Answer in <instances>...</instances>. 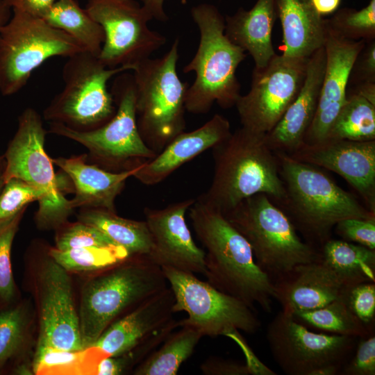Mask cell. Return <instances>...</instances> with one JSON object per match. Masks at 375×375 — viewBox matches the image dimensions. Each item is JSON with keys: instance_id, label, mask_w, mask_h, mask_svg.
Segmentation results:
<instances>
[{"instance_id": "d6a6232c", "label": "cell", "mask_w": 375, "mask_h": 375, "mask_svg": "<svg viewBox=\"0 0 375 375\" xmlns=\"http://www.w3.org/2000/svg\"><path fill=\"white\" fill-rule=\"evenodd\" d=\"M293 316L303 324L328 334L360 338L373 332L350 310L344 297L322 308Z\"/></svg>"}, {"instance_id": "f6af8a7d", "label": "cell", "mask_w": 375, "mask_h": 375, "mask_svg": "<svg viewBox=\"0 0 375 375\" xmlns=\"http://www.w3.org/2000/svg\"><path fill=\"white\" fill-rule=\"evenodd\" d=\"M12 9H16L43 18L51 9L56 0H3Z\"/></svg>"}, {"instance_id": "ffe728a7", "label": "cell", "mask_w": 375, "mask_h": 375, "mask_svg": "<svg viewBox=\"0 0 375 375\" xmlns=\"http://www.w3.org/2000/svg\"><path fill=\"white\" fill-rule=\"evenodd\" d=\"M365 41L346 39L327 24L324 47L325 70L317 110L303 143L324 140L347 100V90L353 65Z\"/></svg>"}, {"instance_id": "816d5d0a", "label": "cell", "mask_w": 375, "mask_h": 375, "mask_svg": "<svg viewBox=\"0 0 375 375\" xmlns=\"http://www.w3.org/2000/svg\"><path fill=\"white\" fill-rule=\"evenodd\" d=\"M6 161L3 155H0V192L4 185V174L6 170Z\"/></svg>"}, {"instance_id": "7bdbcfd3", "label": "cell", "mask_w": 375, "mask_h": 375, "mask_svg": "<svg viewBox=\"0 0 375 375\" xmlns=\"http://www.w3.org/2000/svg\"><path fill=\"white\" fill-rule=\"evenodd\" d=\"M350 83L354 85L375 83V40L366 42L357 56L349 75Z\"/></svg>"}, {"instance_id": "ac0fdd59", "label": "cell", "mask_w": 375, "mask_h": 375, "mask_svg": "<svg viewBox=\"0 0 375 375\" xmlns=\"http://www.w3.org/2000/svg\"><path fill=\"white\" fill-rule=\"evenodd\" d=\"M175 298L167 286L111 324L91 345L106 357L131 351L178 326L174 318Z\"/></svg>"}, {"instance_id": "83f0119b", "label": "cell", "mask_w": 375, "mask_h": 375, "mask_svg": "<svg viewBox=\"0 0 375 375\" xmlns=\"http://www.w3.org/2000/svg\"><path fill=\"white\" fill-rule=\"evenodd\" d=\"M77 217L78 221L95 227L125 248L131 256L151 253V236L145 221L128 219L116 212L92 208H81Z\"/></svg>"}, {"instance_id": "52a82bcc", "label": "cell", "mask_w": 375, "mask_h": 375, "mask_svg": "<svg viewBox=\"0 0 375 375\" xmlns=\"http://www.w3.org/2000/svg\"><path fill=\"white\" fill-rule=\"evenodd\" d=\"M178 44L176 39L162 57L142 60L133 70L138 128L145 144L157 154L185 127L189 86L177 73Z\"/></svg>"}, {"instance_id": "60d3db41", "label": "cell", "mask_w": 375, "mask_h": 375, "mask_svg": "<svg viewBox=\"0 0 375 375\" xmlns=\"http://www.w3.org/2000/svg\"><path fill=\"white\" fill-rule=\"evenodd\" d=\"M355 348L354 355L343 365L342 375H374L375 374V335L374 331L368 335L359 338Z\"/></svg>"}, {"instance_id": "9c48e42d", "label": "cell", "mask_w": 375, "mask_h": 375, "mask_svg": "<svg viewBox=\"0 0 375 375\" xmlns=\"http://www.w3.org/2000/svg\"><path fill=\"white\" fill-rule=\"evenodd\" d=\"M47 133L38 111L27 108L19 116L17 131L3 154L4 183L17 178L39 192L35 220L38 228L45 230L57 229L74 210L63 193V181L55 173L51 158L45 151Z\"/></svg>"}, {"instance_id": "1f68e13d", "label": "cell", "mask_w": 375, "mask_h": 375, "mask_svg": "<svg viewBox=\"0 0 375 375\" xmlns=\"http://www.w3.org/2000/svg\"><path fill=\"white\" fill-rule=\"evenodd\" d=\"M325 139L375 140V104L360 94L347 91V100Z\"/></svg>"}, {"instance_id": "4fadbf2b", "label": "cell", "mask_w": 375, "mask_h": 375, "mask_svg": "<svg viewBox=\"0 0 375 375\" xmlns=\"http://www.w3.org/2000/svg\"><path fill=\"white\" fill-rule=\"evenodd\" d=\"M266 339L274 361L285 374L317 375L328 366L342 369L359 338L310 331L281 310L268 324Z\"/></svg>"}, {"instance_id": "2e32d148", "label": "cell", "mask_w": 375, "mask_h": 375, "mask_svg": "<svg viewBox=\"0 0 375 375\" xmlns=\"http://www.w3.org/2000/svg\"><path fill=\"white\" fill-rule=\"evenodd\" d=\"M37 278L39 334L37 346L79 351L85 349L69 272L49 254Z\"/></svg>"}, {"instance_id": "4dcf8cb0", "label": "cell", "mask_w": 375, "mask_h": 375, "mask_svg": "<svg viewBox=\"0 0 375 375\" xmlns=\"http://www.w3.org/2000/svg\"><path fill=\"white\" fill-rule=\"evenodd\" d=\"M104 358L94 346L79 351L37 346L32 368L38 375H91Z\"/></svg>"}, {"instance_id": "b9f144b4", "label": "cell", "mask_w": 375, "mask_h": 375, "mask_svg": "<svg viewBox=\"0 0 375 375\" xmlns=\"http://www.w3.org/2000/svg\"><path fill=\"white\" fill-rule=\"evenodd\" d=\"M334 228L342 240L375 250V218H347Z\"/></svg>"}, {"instance_id": "484cf974", "label": "cell", "mask_w": 375, "mask_h": 375, "mask_svg": "<svg viewBox=\"0 0 375 375\" xmlns=\"http://www.w3.org/2000/svg\"><path fill=\"white\" fill-rule=\"evenodd\" d=\"M283 33L282 55L306 58L324 46L326 19L311 0H275Z\"/></svg>"}, {"instance_id": "8d00e7d4", "label": "cell", "mask_w": 375, "mask_h": 375, "mask_svg": "<svg viewBox=\"0 0 375 375\" xmlns=\"http://www.w3.org/2000/svg\"><path fill=\"white\" fill-rule=\"evenodd\" d=\"M27 209L24 208L13 216L0 220V306L7 307L12 302L16 285L11 266V249L22 219Z\"/></svg>"}, {"instance_id": "5bb4252c", "label": "cell", "mask_w": 375, "mask_h": 375, "mask_svg": "<svg viewBox=\"0 0 375 375\" xmlns=\"http://www.w3.org/2000/svg\"><path fill=\"white\" fill-rule=\"evenodd\" d=\"M85 10L103 30L99 58L108 68L135 65L166 43L149 28L151 14L133 0H87Z\"/></svg>"}, {"instance_id": "603a6c76", "label": "cell", "mask_w": 375, "mask_h": 375, "mask_svg": "<svg viewBox=\"0 0 375 375\" xmlns=\"http://www.w3.org/2000/svg\"><path fill=\"white\" fill-rule=\"evenodd\" d=\"M229 121L216 114L201 127L175 137L153 158L142 163L133 177L147 185L162 182L185 162L226 139L230 134Z\"/></svg>"}, {"instance_id": "9a60e30c", "label": "cell", "mask_w": 375, "mask_h": 375, "mask_svg": "<svg viewBox=\"0 0 375 375\" xmlns=\"http://www.w3.org/2000/svg\"><path fill=\"white\" fill-rule=\"evenodd\" d=\"M308 58L276 53L264 67H254L249 91L235 105L242 127L266 134L276 125L302 87Z\"/></svg>"}, {"instance_id": "7dc6e473", "label": "cell", "mask_w": 375, "mask_h": 375, "mask_svg": "<svg viewBox=\"0 0 375 375\" xmlns=\"http://www.w3.org/2000/svg\"><path fill=\"white\" fill-rule=\"evenodd\" d=\"M143 7L151 14L153 18L165 22L167 20V16L163 8L165 0H141Z\"/></svg>"}, {"instance_id": "5b68a950", "label": "cell", "mask_w": 375, "mask_h": 375, "mask_svg": "<svg viewBox=\"0 0 375 375\" xmlns=\"http://www.w3.org/2000/svg\"><path fill=\"white\" fill-rule=\"evenodd\" d=\"M191 15L200 33L195 55L183 72H194L195 80L185 97V110L207 113L214 103L224 109L235 105L240 94L236 70L245 59V51L225 35V18L213 5L192 7Z\"/></svg>"}, {"instance_id": "f35d334b", "label": "cell", "mask_w": 375, "mask_h": 375, "mask_svg": "<svg viewBox=\"0 0 375 375\" xmlns=\"http://www.w3.org/2000/svg\"><path fill=\"white\" fill-rule=\"evenodd\" d=\"M40 197L38 190L22 179H8L0 192V220L13 216L33 201H38Z\"/></svg>"}, {"instance_id": "d6986e66", "label": "cell", "mask_w": 375, "mask_h": 375, "mask_svg": "<svg viewBox=\"0 0 375 375\" xmlns=\"http://www.w3.org/2000/svg\"><path fill=\"white\" fill-rule=\"evenodd\" d=\"M194 201L185 199L161 209L144 208L152 240L149 256L161 267L203 275L205 251L194 242L185 218Z\"/></svg>"}, {"instance_id": "3957f363", "label": "cell", "mask_w": 375, "mask_h": 375, "mask_svg": "<svg viewBox=\"0 0 375 375\" xmlns=\"http://www.w3.org/2000/svg\"><path fill=\"white\" fill-rule=\"evenodd\" d=\"M212 149V183L199 200L224 214L258 193L274 201L283 197L277 157L267 145L265 134L242 126Z\"/></svg>"}, {"instance_id": "277c9868", "label": "cell", "mask_w": 375, "mask_h": 375, "mask_svg": "<svg viewBox=\"0 0 375 375\" xmlns=\"http://www.w3.org/2000/svg\"><path fill=\"white\" fill-rule=\"evenodd\" d=\"M81 292L78 319L85 347L114 322L169 286L160 266L149 255H132L100 270Z\"/></svg>"}, {"instance_id": "836d02e7", "label": "cell", "mask_w": 375, "mask_h": 375, "mask_svg": "<svg viewBox=\"0 0 375 375\" xmlns=\"http://www.w3.org/2000/svg\"><path fill=\"white\" fill-rule=\"evenodd\" d=\"M49 256L67 272H98L131 255L122 246L89 247L68 250L48 249Z\"/></svg>"}, {"instance_id": "d4e9b609", "label": "cell", "mask_w": 375, "mask_h": 375, "mask_svg": "<svg viewBox=\"0 0 375 375\" xmlns=\"http://www.w3.org/2000/svg\"><path fill=\"white\" fill-rule=\"evenodd\" d=\"M276 17L275 0H257L250 10L240 8L225 17V35L251 55L255 68L264 67L276 54L272 33Z\"/></svg>"}, {"instance_id": "ab89813d", "label": "cell", "mask_w": 375, "mask_h": 375, "mask_svg": "<svg viewBox=\"0 0 375 375\" xmlns=\"http://www.w3.org/2000/svg\"><path fill=\"white\" fill-rule=\"evenodd\" d=\"M344 299L350 310L367 328L373 329L375 319V283L349 287Z\"/></svg>"}, {"instance_id": "f1b7e54d", "label": "cell", "mask_w": 375, "mask_h": 375, "mask_svg": "<svg viewBox=\"0 0 375 375\" xmlns=\"http://www.w3.org/2000/svg\"><path fill=\"white\" fill-rule=\"evenodd\" d=\"M42 19L68 34L85 51L99 56L104 41L103 30L76 0H56Z\"/></svg>"}, {"instance_id": "ee69618b", "label": "cell", "mask_w": 375, "mask_h": 375, "mask_svg": "<svg viewBox=\"0 0 375 375\" xmlns=\"http://www.w3.org/2000/svg\"><path fill=\"white\" fill-rule=\"evenodd\" d=\"M201 369L206 374L248 375L253 374L247 364L229 361L219 358H210L201 365Z\"/></svg>"}, {"instance_id": "6da1fadb", "label": "cell", "mask_w": 375, "mask_h": 375, "mask_svg": "<svg viewBox=\"0 0 375 375\" xmlns=\"http://www.w3.org/2000/svg\"><path fill=\"white\" fill-rule=\"evenodd\" d=\"M192 225L204 247L207 282L255 310H272L274 283L256 264L244 237L219 210L198 199L189 208Z\"/></svg>"}, {"instance_id": "44dd1931", "label": "cell", "mask_w": 375, "mask_h": 375, "mask_svg": "<svg viewBox=\"0 0 375 375\" xmlns=\"http://www.w3.org/2000/svg\"><path fill=\"white\" fill-rule=\"evenodd\" d=\"M326 64L324 46L309 56L302 87L280 121L267 133L265 140L272 151L290 154L304 142L314 119Z\"/></svg>"}, {"instance_id": "ba28073f", "label": "cell", "mask_w": 375, "mask_h": 375, "mask_svg": "<svg viewBox=\"0 0 375 375\" xmlns=\"http://www.w3.org/2000/svg\"><path fill=\"white\" fill-rule=\"evenodd\" d=\"M110 92L117 106L116 112L103 126L79 131L62 124L50 123L48 132L85 147L88 151L87 162L90 164L114 172L131 170L157 153L145 144L138 128L133 74H117Z\"/></svg>"}, {"instance_id": "8fae6325", "label": "cell", "mask_w": 375, "mask_h": 375, "mask_svg": "<svg viewBox=\"0 0 375 375\" xmlns=\"http://www.w3.org/2000/svg\"><path fill=\"white\" fill-rule=\"evenodd\" d=\"M12 10L13 15L0 29V92L3 96L20 91L47 60L69 58L85 51L68 34L43 19Z\"/></svg>"}, {"instance_id": "74e56055", "label": "cell", "mask_w": 375, "mask_h": 375, "mask_svg": "<svg viewBox=\"0 0 375 375\" xmlns=\"http://www.w3.org/2000/svg\"><path fill=\"white\" fill-rule=\"evenodd\" d=\"M57 230L55 248L59 250L117 245L99 229L79 221H67Z\"/></svg>"}, {"instance_id": "cb8c5ba5", "label": "cell", "mask_w": 375, "mask_h": 375, "mask_svg": "<svg viewBox=\"0 0 375 375\" xmlns=\"http://www.w3.org/2000/svg\"><path fill=\"white\" fill-rule=\"evenodd\" d=\"M51 160L73 185L75 195L71 202L74 209H101L112 212H116V198L126 180L133 176L139 167L123 172H110L88 162L86 154Z\"/></svg>"}, {"instance_id": "bcb514c9", "label": "cell", "mask_w": 375, "mask_h": 375, "mask_svg": "<svg viewBox=\"0 0 375 375\" xmlns=\"http://www.w3.org/2000/svg\"><path fill=\"white\" fill-rule=\"evenodd\" d=\"M129 368V365L123 355L108 356L99 362L94 375H119L124 374Z\"/></svg>"}, {"instance_id": "7c38bea8", "label": "cell", "mask_w": 375, "mask_h": 375, "mask_svg": "<svg viewBox=\"0 0 375 375\" xmlns=\"http://www.w3.org/2000/svg\"><path fill=\"white\" fill-rule=\"evenodd\" d=\"M175 298L174 312H185L179 326L194 327L203 336H228L240 331L256 333L260 321L255 310L238 298L226 294L194 274L169 267H162Z\"/></svg>"}, {"instance_id": "8992f818", "label": "cell", "mask_w": 375, "mask_h": 375, "mask_svg": "<svg viewBox=\"0 0 375 375\" xmlns=\"http://www.w3.org/2000/svg\"><path fill=\"white\" fill-rule=\"evenodd\" d=\"M249 242L258 267L273 283L297 265L319 260V249L301 240L284 211L264 193L223 214Z\"/></svg>"}, {"instance_id": "7402d4cb", "label": "cell", "mask_w": 375, "mask_h": 375, "mask_svg": "<svg viewBox=\"0 0 375 375\" xmlns=\"http://www.w3.org/2000/svg\"><path fill=\"white\" fill-rule=\"evenodd\" d=\"M274 286V299L292 315L342 299L349 288L319 260L297 265Z\"/></svg>"}, {"instance_id": "e0dca14e", "label": "cell", "mask_w": 375, "mask_h": 375, "mask_svg": "<svg viewBox=\"0 0 375 375\" xmlns=\"http://www.w3.org/2000/svg\"><path fill=\"white\" fill-rule=\"evenodd\" d=\"M288 155L339 174L360 194L365 206L375 212V140L324 139L303 143Z\"/></svg>"}, {"instance_id": "f907efd6", "label": "cell", "mask_w": 375, "mask_h": 375, "mask_svg": "<svg viewBox=\"0 0 375 375\" xmlns=\"http://www.w3.org/2000/svg\"><path fill=\"white\" fill-rule=\"evenodd\" d=\"M12 8L3 0H0V29L10 20Z\"/></svg>"}, {"instance_id": "4316f807", "label": "cell", "mask_w": 375, "mask_h": 375, "mask_svg": "<svg viewBox=\"0 0 375 375\" xmlns=\"http://www.w3.org/2000/svg\"><path fill=\"white\" fill-rule=\"evenodd\" d=\"M319 260L346 287L375 283V250L331 238L319 249Z\"/></svg>"}, {"instance_id": "681fc988", "label": "cell", "mask_w": 375, "mask_h": 375, "mask_svg": "<svg viewBox=\"0 0 375 375\" xmlns=\"http://www.w3.org/2000/svg\"><path fill=\"white\" fill-rule=\"evenodd\" d=\"M351 91L375 104V83H363L356 85Z\"/></svg>"}, {"instance_id": "c3c4849f", "label": "cell", "mask_w": 375, "mask_h": 375, "mask_svg": "<svg viewBox=\"0 0 375 375\" xmlns=\"http://www.w3.org/2000/svg\"><path fill=\"white\" fill-rule=\"evenodd\" d=\"M311 2L317 12L324 16L334 13L339 8L341 0H311Z\"/></svg>"}, {"instance_id": "f546056e", "label": "cell", "mask_w": 375, "mask_h": 375, "mask_svg": "<svg viewBox=\"0 0 375 375\" xmlns=\"http://www.w3.org/2000/svg\"><path fill=\"white\" fill-rule=\"evenodd\" d=\"M203 335L194 327L183 325L172 331L133 371L135 375H176L193 353Z\"/></svg>"}, {"instance_id": "7a4b0ae2", "label": "cell", "mask_w": 375, "mask_h": 375, "mask_svg": "<svg viewBox=\"0 0 375 375\" xmlns=\"http://www.w3.org/2000/svg\"><path fill=\"white\" fill-rule=\"evenodd\" d=\"M285 189L276 201L306 242L319 249L332 231L347 218H375V212L341 188L327 174L288 154L274 152Z\"/></svg>"}, {"instance_id": "e575fe53", "label": "cell", "mask_w": 375, "mask_h": 375, "mask_svg": "<svg viewBox=\"0 0 375 375\" xmlns=\"http://www.w3.org/2000/svg\"><path fill=\"white\" fill-rule=\"evenodd\" d=\"M29 319L27 309L22 304L6 307L0 312V371L25 349Z\"/></svg>"}, {"instance_id": "d590c367", "label": "cell", "mask_w": 375, "mask_h": 375, "mask_svg": "<svg viewBox=\"0 0 375 375\" xmlns=\"http://www.w3.org/2000/svg\"><path fill=\"white\" fill-rule=\"evenodd\" d=\"M328 26L342 37L351 40H375V0L360 10L338 8L326 19Z\"/></svg>"}, {"instance_id": "30bf717a", "label": "cell", "mask_w": 375, "mask_h": 375, "mask_svg": "<svg viewBox=\"0 0 375 375\" xmlns=\"http://www.w3.org/2000/svg\"><path fill=\"white\" fill-rule=\"evenodd\" d=\"M135 65L108 68L99 56L82 51L68 58L62 68L64 87L45 108L43 118L79 131L99 128L115 115L116 107L108 82Z\"/></svg>"}]
</instances>
